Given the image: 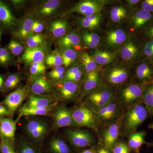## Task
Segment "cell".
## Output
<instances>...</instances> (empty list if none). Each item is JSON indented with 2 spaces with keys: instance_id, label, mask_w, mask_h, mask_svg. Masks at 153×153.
I'll return each mask as SVG.
<instances>
[{
  "instance_id": "4",
  "label": "cell",
  "mask_w": 153,
  "mask_h": 153,
  "mask_svg": "<svg viewBox=\"0 0 153 153\" xmlns=\"http://www.w3.org/2000/svg\"><path fill=\"white\" fill-rule=\"evenodd\" d=\"M70 109L76 127L87 128L98 133L99 127L94 112L83 102H78Z\"/></svg>"
},
{
  "instance_id": "59",
  "label": "cell",
  "mask_w": 153,
  "mask_h": 153,
  "mask_svg": "<svg viewBox=\"0 0 153 153\" xmlns=\"http://www.w3.org/2000/svg\"><path fill=\"white\" fill-rule=\"evenodd\" d=\"M4 30V29L3 28L2 26L0 25V44H1V39Z\"/></svg>"
},
{
  "instance_id": "36",
  "label": "cell",
  "mask_w": 153,
  "mask_h": 153,
  "mask_svg": "<svg viewBox=\"0 0 153 153\" xmlns=\"http://www.w3.org/2000/svg\"><path fill=\"white\" fill-rule=\"evenodd\" d=\"M101 14L85 16L79 19L80 26L85 29H93L98 27L101 22Z\"/></svg>"
},
{
  "instance_id": "16",
  "label": "cell",
  "mask_w": 153,
  "mask_h": 153,
  "mask_svg": "<svg viewBox=\"0 0 153 153\" xmlns=\"http://www.w3.org/2000/svg\"><path fill=\"white\" fill-rule=\"evenodd\" d=\"M23 106L26 107L47 108L54 107L58 104V99L54 94L38 95L30 94Z\"/></svg>"
},
{
  "instance_id": "3",
  "label": "cell",
  "mask_w": 153,
  "mask_h": 153,
  "mask_svg": "<svg viewBox=\"0 0 153 153\" xmlns=\"http://www.w3.org/2000/svg\"><path fill=\"white\" fill-rule=\"evenodd\" d=\"M66 138L76 153L87 148H92L98 142L93 133L88 130L69 129L66 131Z\"/></svg>"
},
{
  "instance_id": "61",
  "label": "cell",
  "mask_w": 153,
  "mask_h": 153,
  "mask_svg": "<svg viewBox=\"0 0 153 153\" xmlns=\"http://www.w3.org/2000/svg\"><path fill=\"white\" fill-rule=\"evenodd\" d=\"M131 153H137V152H131Z\"/></svg>"
},
{
  "instance_id": "29",
  "label": "cell",
  "mask_w": 153,
  "mask_h": 153,
  "mask_svg": "<svg viewBox=\"0 0 153 153\" xmlns=\"http://www.w3.org/2000/svg\"><path fill=\"white\" fill-rule=\"evenodd\" d=\"M85 74L82 67L79 65H75L69 67L66 70L65 77L63 80L80 84L85 78Z\"/></svg>"
},
{
  "instance_id": "56",
  "label": "cell",
  "mask_w": 153,
  "mask_h": 153,
  "mask_svg": "<svg viewBox=\"0 0 153 153\" xmlns=\"http://www.w3.org/2000/svg\"><path fill=\"white\" fill-rule=\"evenodd\" d=\"M127 2L130 8H134L141 1L140 0H127Z\"/></svg>"
},
{
  "instance_id": "1",
  "label": "cell",
  "mask_w": 153,
  "mask_h": 153,
  "mask_svg": "<svg viewBox=\"0 0 153 153\" xmlns=\"http://www.w3.org/2000/svg\"><path fill=\"white\" fill-rule=\"evenodd\" d=\"M147 84L131 82L121 85L115 90V99L125 110L143 103V96Z\"/></svg>"
},
{
  "instance_id": "8",
  "label": "cell",
  "mask_w": 153,
  "mask_h": 153,
  "mask_svg": "<svg viewBox=\"0 0 153 153\" xmlns=\"http://www.w3.org/2000/svg\"><path fill=\"white\" fill-rule=\"evenodd\" d=\"M99 129L112 123L126 111L119 102L115 99L105 106L93 111Z\"/></svg>"
},
{
  "instance_id": "24",
  "label": "cell",
  "mask_w": 153,
  "mask_h": 153,
  "mask_svg": "<svg viewBox=\"0 0 153 153\" xmlns=\"http://www.w3.org/2000/svg\"><path fill=\"white\" fill-rule=\"evenodd\" d=\"M34 21L32 17H27L18 22L17 27L12 31L13 36L21 41H26L28 37L33 35L32 28Z\"/></svg>"
},
{
  "instance_id": "19",
  "label": "cell",
  "mask_w": 153,
  "mask_h": 153,
  "mask_svg": "<svg viewBox=\"0 0 153 153\" xmlns=\"http://www.w3.org/2000/svg\"><path fill=\"white\" fill-rule=\"evenodd\" d=\"M21 117L18 116L14 120L13 118L0 117V137L11 141L15 146L16 142V132L17 124Z\"/></svg>"
},
{
  "instance_id": "48",
  "label": "cell",
  "mask_w": 153,
  "mask_h": 153,
  "mask_svg": "<svg viewBox=\"0 0 153 153\" xmlns=\"http://www.w3.org/2000/svg\"><path fill=\"white\" fill-rule=\"evenodd\" d=\"M112 153H131V151L127 143L119 139L111 149Z\"/></svg>"
},
{
  "instance_id": "22",
  "label": "cell",
  "mask_w": 153,
  "mask_h": 153,
  "mask_svg": "<svg viewBox=\"0 0 153 153\" xmlns=\"http://www.w3.org/2000/svg\"><path fill=\"white\" fill-rule=\"evenodd\" d=\"M19 21L12 13L6 2L0 0V25L4 30L13 31Z\"/></svg>"
},
{
  "instance_id": "10",
  "label": "cell",
  "mask_w": 153,
  "mask_h": 153,
  "mask_svg": "<svg viewBox=\"0 0 153 153\" xmlns=\"http://www.w3.org/2000/svg\"><path fill=\"white\" fill-rule=\"evenodd\" d=\"M131 76L128 68L122 66L111 67L103 74V82L113 88L126 83Z\"/></svg>"
},
{
  "instance_id": "51",
  "label": "cell",
  "mask_w": 153,
  "mask_h": 153,
  "mask_svg": "<svg viewBox=\"0 0 153 153\" xmlns=\"http://www.w3.org/2000/svg\"><path fill=\"white\" fill-rule=\"evenodd\" d=\"M140 8L143 10L153 13V0L141 1Z\"/></svg>"
},
{
  "instance_id": "34",
  "label": "cell",
  "mask_w": 153,
  "mask_h": 153,
  "mask_svg": "<svg viewBox=\"0 0 153 153\" xmlns=\"http://www.w3.org/2000/svg\"><path fill=\"white\" fill-rule=\"evenodd\" d=\"M92 57L98 65H105L112 62L116 58V55L111 52L97 50Z\"/></svg>"
},
{
  "instance_id": "25",
  "label": "cell",
  "mask_w": 153,
  "mask_h": 153,
  "mask_svg": "<svg viewBox=\"0 0 153 153\" xmlns=\"http://www.w3.org/2000/svg\"><path fill=\"white\" fill-rule=\"evenodd\" d=\"M48 153H76L66 140L55 137L50 140L47 148Z\"/></svg>"
},
{
  "instance_id": "39",
  "label": "cell",
  "mask_w": 153,
  "mask_h": 153,
  "mask_svg": "<svg viewBox=\"0 0 153 153\" xmlns=\"http://www.w3.org/2000/svg\"><path fill=\"white\" fill-rule=\"evenodd\" d=\"M81 63L82 65V68L84 69L86 74L90 73L94 71H99L98 64L92 57L88 53H84L81 57Z\"/></svg>"
},
{
  "instance_id": "60",
  "label": "cell",
  "mask_w": 153,
  "mask_h": 153,
  "mask_svg": "<svg viewBox=\"0 0 153 153\" xmlns=\"http://www.w3.org/2000/svg\"><path fill=\"white\" fill-rule=\"evenodd\" d=\"M149 128L151 129L153 131V123H152L150 124L149 126Z\"/></svg>"
},
{
  "instance_id": "17",
  "label": "cell",
  "mask_w": 153,
  "mask_h": 153,
  "mask_svg": "<svg viewBox=\"0 0 153 153\" xmlns=\"http://www.w3.org/2000/svg\"><path fill=\"white\" fill-rule=\"evenodd\" d=\"M134 78L135 82L140 84L153 82V62L147 59L140 62L136 68Z\"/></svg>"
},
{
  "instance_id": "20",
  "label": "cell",
  "mask_w": 153,
  "mask_h": 153,
  "mask_svg": "<svg viewBox=\"0 0 153 153\" xmlns=\"http://www.w3.org/2000/svg\"><path fill=\"white\" fill-rule=\"evenodd\" d=\"M46 48L44 46L33 48L27 47L21 56L22 61L27 64L43 63L46 58Z\"/></svg>"
},
{
  "instance_id": "38",
  "label": "cell",
  "mask_w": 153,
  "mask_h": 153,
  "mask_svg": "<svg viewBox=\"0 0 153 153\" xmlns=\"http://www.w3.org/2000/svg\"><path fill=\"white\" fill-rule=\"evenodd\" d=\"M60 49H61V51L59 52L63 59V65L65 68H68L77 60L78 57V53L75 49L72 48Z\"/></svg>"
},
{
  "instance_id": "23",
  "label": "cell",
  "mask_w": 153,
  "mask_h": 153,
  "mask_svg": "<svg viewBox=\"0 0 153 153\" xmlns=\"http://www.w3.org/2000/svg\"><path fill=\"white\" fill-rule=\"evenodd\" d=\"M146 135V131H135L126 136L127 137V144L132 152L140 153L141 148L144 144L149 146H153L152 143H149L146 141L145 138Z\"/></svg>"
},
{
  "instance_id": "15",
  "label": "cell",
  "mask_w": 153,
  "mask_h": 153,
  "mask_svg": "<svg viewBox=\"0 0 153 153\" xmlns=\"http://www.w3.org/2000/svg\"><path fill=\"white\" fill-rule=\"evenodd\" d=\"M54 82L44 75L32 76L29 85L30 94L45 95L53 94Z\"/></svg>"
},
{
  "instance_id": "44",
  "label": "cell",
  "mask_w": 153,
  "mask_h": 153,
  "mask_svg": "<svg viewBox=\"0 0 153 153\" xmlns=\"http://www.w3.org/2000/svg\"><path fill=\"white\" fill-rule=\"evenodd\" d=\"M66 70L63 66H58L52 68L48 73V76L50 80L54 82L62 81L64 79L66 74Z\"/></svg>"
},
{
  "instance_id": "53",
  "label": "cell",
  "mask_w": 153,
  "mask_h": 153,
  "mask_svg": "<svg viewBox=\"0 0 153 153\" xmlns=\"http://www.w3.org/2000/svg\"><path fill=\"white\" fill-rule=\"evenodd\" d=\"M0 117H11L10 114L8 109L4 104L0 102Z\"/></svg>"
},
{
  "instance_id": "57",
  "label": "cell",
  "mask_w": 153,
  "mask_h": 153,
  "mask_svg": "<svg viewBox=\"0 0 153 153\" xmlns=\"http://www.w3.org/2000/svg\"><path fill=\"white\" fill-rule=\"evenodd\" d=\"M6 75L0 74V93H1L4 88Z\"/></svg>"
},
{
  "instance_id": "7",
  "label": "cell",
  "mask_w": 153,
  "mask_h": 153,
  "mask_svg": "<svg viewBox=\"0 0 153 153\" xmlns=\"http://www.w3.org/2000/svg\"><path fill=\"white\" fill-rule=\"evenodd\" d=\"M124 113L112 123L100 128L97 134L98 143L111 150L120 136Z\"/></svg>"
},
{
  "instance_id": "27",
  "label": "cell",
  "mask_w": 153,
  "mask_h": 153,
  "mask_svg": "<svg viewBox=\"0 0 153 153\" xmlns=\"http://www.w3.org/2000/svg\"><path fill=\"white\" fill-rule=\"evenodd\" d=\"M138 53L139 47L133 39H128L126 41L120 50L121 57L126 61L133 60Z\"/></svg>"
},
{
  "instance_id": "45",
  "label": "cell",
  "mask_w": 153,
  "mask_h": 153,
  "mask_svg": "<svg viewBox=\"0 0 153 153\" xmlns=\"http://www.w3.org/2000/svg\"><path fill=\"white\" fill-rule=\"evenodd\" d=\"M13 56H19L23 54L24 48L22 44L14 39H12L5 47Z\"/></svg>"
},
{
  "instance_id": "47",
  "label": "cell",
  "mask_w": 153,
  "mask_h": 153,
  "mask_svg": "<svg viewBox=\"0 0 153 153\" xmlns=\"http://www.w3.org/2000/svg\"><path fill=\"white\" fill-rule=\"evenodd\" d=\"M46 69L47 67L44 63H34L30 64L29 71L32 76H37L45 74Z\"/></svg>"
},
{
  "instance_id": "32",
  "label": "cell",
  "mask_w": 153,
  "mask_h": 153,
  "mask_svg": "<svg viewBox=\"0 0 153 153\" xmlns=\"http://www.w3.org/2000/svg\"><path fill=\"white\" fill-rule=\"evenodd\" d=\"M80 44V38L75 33H67L57 42L58 47L60 49L72 48L79 46Z\"/></svg>"
},
{
  "instance_id": "35",
  "label": "cell",
  "mask_w": 153,
  "mask_h": 153,
  "mask_svg": "<svg viewBox=\"0 0 153 153\" xmlns=\"http://www.w3.org/2000/svg\"><path fill=\"white\" fill-rule=\"evenodd\" d=\"M81 37L83 43L90 49L96 48L100 42V36L94 32L83 31L81 33Z\"/></svg>"
},
{
  "instance_id": "46",
  "label": "cell",
  "mask_w": 153,
  "mask_h": 153,
  "mask_svg": "<svg viewBox=\"0 0 153 153\" xmlns=\"http://www.w3.org/2000/svg\"><path fill=\"white\" fill-rule=\"evenodd\" d=\"M0 153H16L14 144L8 139L0 137Z\"/></svg>"
},
{
  "instance_id": "28",
  "label": "cell",
  "mask_w": 153,
  "mask_h": 153,
  "mask_svg": "<svg viewBox=\"0 0 153 153\" xmlns=\"http://www.w3.org/2000/svg\"><path fill=\"white\" fill-rule=\"evenodd\" d=\"M55 107L49 108H42L26 107L22 105L18 109L19 112L18 116L21 117L23 116L35 117L45 116H52V112Z\"/></svg>"
},
{
  "instance_id": "33",
  "label": "cell",
  "mask_w": 153,
  "mask_h": 153,
  "mask_svg": "<svg viewBox=\"0 0 153 153\" xmlns=\"http://www.w3.org/2000/svg\"><path fill=\"white\" fill-rule=\"evenodd\" d=\"M22 79V76L19 73H9L6 75L1 93L6 94L16 89Z\"/></svg>"
},
{
  "instance_id": "41",
  "label": "cell",
  "mask_w": 153,
  "mask_h": 153,
  "mask_svg": "<svg viewBox=\"0 0 153 153\" xmlns=\"http://www.w3.org/2000/svg\"><path fill=\"white\" fill-rule=\"evenodd\" d=\"M15 62L14 56L5 48L0 47V66L4 68L13 65Z\"/></svg>"
},
{
  "instance_id": "21",
  "label": "cell",
  "mask_w": 153,
  "mask_h": 153,
  "mask_svg": "<svg viewBox=\"0 0 153 153\" xmlns=\"http://www.w3.org/2000/svg\"><path fill=\"white\" fill-rule=\"evenodd\" d=\"M61 5L59 0H49L35 8L34 15L38 19H44L53 16L58 11Z\"/></svg>"
},
{
  "instance_id": "26",
  "label": "cell",
  "mask_w": 153,
  "mask_h": 153,
  "mask_svg": "<svg viewBox=\"0 0 153 153\" xmlns=\"http://www.w3.org/2000/svg\"><path fill=\"white\" fill-rule=\"evenodd\" d=\"M127 33L122 29L110 30L107 33V44L111 47H117L123 44L128 40Z\"/></svg>"
},
{
  "instance_id": "49",
  "label": "cell",
  "mask_w": 153,
  "mask_h": 153,
  "mask_svg": "<svg viewBox=\"0 0 153 153\" xmlns=\"http://www.w3.org/2000/svg\"><path fill=\"white\" fill-rule=\"evenodd\" d=\"M148 39L143 46L142 52L147 59L153 62V39Z\"/></svg>"
},
{
  "instance_id": "6",
  "label": "cell",
  "mask_w": 153,
  "mask_h": 153,
  "mask_svg": "<svg viewBox=\"0 0 153 153\" xmlns=\"http://www.w3.org/2000/svg\"><path fill=\"white\" fill-rule=\"evenodd\" d=\"M115 99V90L103 83L100 88L88 94L83 101L93 111L103 107Z\"/></svg>"
},
{
  "instance_id": "50",
  "label": "cell",
  "mask_w": 153,
  "mask_h": 153,
  "mask_svg": "<svg viewBox=\"0 0 153 153\" xmlns=\"http://www.w3.org/2000/svg\"><path fill=\"white\" fill-rule=\"evenodd\" d=\"M45 28L44 22L41 20H36L33 22L32 33L33 34H39L42 33Z\"/></svg>"
},
{
  "instance_id": "55",
  "label": "cell",
  "mask_w": 153,
  "mask_h": 153,
  "mask_svg": "<svg viewBox=\"0 0 153 153\" xmlns=\"http://www.w3.org/2000/svg\"><path fill=\"white\" fill-rule=\"evenodd\" d=\"M144 33L148 39H153V22L144 31Z\"/></svg>"
},
{
  "instance_id": "13",
  "label": "cell",
  "mask_w": 153,
  "mask_h": 153,
  "mask_svg": "<svg viewBox=\"0 0 153 153\" xmlns=\"http://www.w3.org/2000/svg\"><path fill=\"white\" fill-rule=\"evenodd\" d=\"M53 122L51 131L57 130L66 127H76L74 123L70 109L64 104H59L55 107L52 112Z\"/></svg>"
},
{
  "instance_id": "5",
  "label": "cell",
  "mask_w": 153,
  "mask_h": 153,
  "mask_svg": "<svg viewBox=\"0 0 153 153\" xmlns=\"http://www.w3.org/2000/svg\"><path fill=\"white\" fill-rule=\"evenodd\" d=\"M24 129L30 142L41 147L47 135L49 128L48 124L44 119L30 117L25 122Z\"/></svg>"
},
{
  "instance_id": "9",
  "label": "cell",
  "mask_w": 153,
  "mask_h": 153,
  "mask_svg": "<svg viewBox=\"0 0 153 153\" xmlns=\"http://www.w3.org/2000/svg\"><path fill=\"white\" fill-rule=\"evenodd\" d=\"M80 84L68 81L54 82L53 94L58 101L70 102L78 100Z\"/></svg>"
},
{
  "instance_id": "43",
  "label": "cell",
  "mask_w": 153,
  "mask_h": 153,
  "mask_svg": "<svg viewBox=\"0 0 153 153\" xmlns=\"http://www.w3.org/2000/svg\"><path fill=\"white\" fill-rule=\"evenodd\" d=\"M46 41V38L44 35L39 34H33L28 37L26 40V44L27 47L33 48L44 46Z\"/></svg>"
},
{
  "instance_id": "31",
  "label": "cell",
  "mask_w": 153,
  "mask_h": 153,
  "mask_svg": "<svg viewBox=\"0 0 153 153\" xmlns=\"http://www.w3.org/2000/svg\"><path fill=\"white\" fill-rule=\"evenodd\" d=\"M49 29L53 37L60 39L67 34L68 25L64 20H55L50 23Z\"/></svg>"
},
{
  "instance_id": "42",
  "label": "cell",
  "mask_w": 153,
  "mask_h": 153,
  "mask_svg": "<svg viewBox=\"0 0 153 153\" xmlns=\"http://www.w3.org/2000/svg\"><path fill=\"white\" fill-rule=\"evenodd\" d=\"M110 13L112 22L115 23H119L125 19L127 12L125 8L120 6L112 8Z\"/></svg>"
},
{
  "instance_id": "40",
  "label": "cell",
  "mask_w": 153,
  "mask_h": 153,
  "mask_svg": "<svg viewBox=\"0 0 153 153\" xmlns=\"http://www.w3.org/2000/svg\"><path fill=\"white\" fill-rule=\"evenodd\" d=\"M47 66L52 68L63 65L62 56L59 51L55 50L47 55L45 60Z\"/></svg>"
},
{
  "instance_id": "14",
  "label": "cell",
  "mask_w": 153,
  "mask_h": 153,
  "mask_svg": "<svg viewBox=\"0 0 153 153\" xmlns=\"http://www.w3.org/2000/svg\"><path fill=\"white\" fill-rule=\"evenodd\" d=\"M106 1L100 0H85L79 1L68 10L64 15L77 13L83 16H88L100 13L104 6L106 4Z\"/></svg>"
},
{
  "instance_id": "37",
  "label": "cell",
  "mask_w": 153,
  "mask_h": 153,
  "mask_svg": "<svg viewBox=\"0 0 153 153\" xmlns=\"http://www.w3.org/2000/svg\"><path fill=\"white\" fill-rule=\"evenodd\" d=\"M142 101L149 114L153 116V82L146 86L143 94Z\"/></svg>"
},
{
  "instance_id": "52",
  "label": "cell",
  "mask_w": 153,
  "mask_h": 153,
  "mask_svg": "<svg viewBox=\"0 0 153 153\" xmlns=\"http://www.w3.org/2000/svg\"><path fill=\"white\" fill-rule=\"evenodd\" d=\"M92 148L94 149L96 153H112L111 150L105 148L104 146L98 142Z\"/></svg>"
},
{
  "instance_id": "18",
  "label": "cell",
  "mask_w": 153,
  "mask_h": 153,
  "mask_svg": "<svg viewBox=\"0 0 153 153\" xmlns=\"http://www.w3.org/2000/svg\"><path fill=\"white\" fill-rule=\"evenodd\" d=\"M153 22V13L139 9L134 12L131 25L134 30L144 31Z\"/></svg>"
},
{
  "instance_id": "2",
  "label": "cell",
  "mask_w": 153,
  "mask_h": 153,
  "mask_svg": "<svg viewBox=\"0 0 153 153\" xmlns=\"http://www.w3.org/2000/svg\"><path fill=\"white\" fill-rule=\"evenodd\" d=\"M149 115L147 110L143 103L126 110L123 118L120 136H126L136 131L139 127L147 119Z\"/></svg>"
},
{
  "instance_id": "30",
  "label": "cell",
  "mask_w": 153,
  "mask_h": 153,
  "mask_svg": "<svg viewBox=\"0 0 153 153\" xmlns=\"http://www.w3.org/2000/svg\"><path fill=\"white\" fill-rule=\"evenodd\" d=\"M15 147L16 153H42L40 147L23 137L16 140Z\"/></svg>"
},
{
  "instance_id": "12",
  "label": "cell",
  "mask_w": 153,
  "mask_h": 153,
  "mask_svg": "<svg viewBox=\"0 0 153 153\" xmlns=\"http://www.w3.org/2000/svg\"><path fill=\"white\" fill-rule=\"evenodd\" d=\"M103 73L100 71H94L85 74L79 85L78 102L89 94L98 90L103 84Z\"/></svg>"
},
{
  "instance_id": "11",
  "label": "cell",
  "mask_w": 153,
  "mask_h": 153,
  "mask_svg": "<svg viewBox=\"0 0 153 153\" xmlns=\"http://www.w3.org/2000/svg\"><path fill=\"white\" fill-rule=\"evenodd\" d=\"M29 94V85L20 86L7 94L1 103L7 107L11 117L13 118L16 111L22 106L23 102Z\"/></svg>"
},
{
  "instance_id": "54",
  "label": "cell",
  "mask_w": 153,
  "mask_h": 153,
  "mask_svg": "<svg viewBox=\"0 0 153 153\" xmlns=\"http://www.w3.org/2000/svg\"><path fill=\"white\" fill-rule=\"evenodd\" d=\"M10 2L16 9H21L25 5L26 1L23 0H11Z\"/></svg>"
},
{
  "instance_id": "58",
  "label": "cell",
  "mask_w": 153,
  "mask_h": 153,
  "mask_svg": "<svg viewBox=\"0 0 153 153\" xmlns=\"http://www.w3.org/2000/svg\"><path fill=\"white\" fill-rule=\"evenodd\" d=\"M78 153H96L93 148H89L82 150Z\"/></svg>"
}]
</instances>
